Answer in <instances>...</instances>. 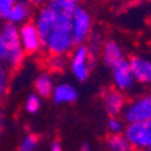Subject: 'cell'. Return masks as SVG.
<instances>
[{
    "instance_id": "1",
    "label": "cell",
    "mask_w": 151,
    "mask_h": 151,
    "mask_svg": "<svg viewBox=\"0 0 151 151\" xmlns=\"http://www.w3.org/2000/svg\"><path fill=\"white\" fill-rule=\"evenodd\" d=\"M48 7L55 15V25L49 34L44 38V49L48 55H64L68 56L75 48L71 34V11L63 10L48 3Z\"/></svg>"
},
{
    "instance_id": "2",
    "label": "cell",
    "mask_w": 151,
    "mask_h": 151,
    "mask_svg": "<svg viewBox=\"0 0 151 151\" xmlns=\"http://www.w3.org/2000/svg\"><path fill=\"white\" fill-rule=\"evenodd\" d=\"M1 32V38H3L4 53L1 61L8 70H17L25 59V52L21 46V40H19V27L15 25H11L4 22L0 26Z\"/></svg>"
},
{
    "instance_id": "3",
    "label": "cell",
    "mask_w": 151,
    "mask_h": 151,
    "mask_svg": "<svg viewBox=\"0 0 151 151\" xmlns=\"http://www.w3.org/2000/svg\"><path fill=\"white\" fill-rule=\"evenodd\" d=\"M95 57L86 45L75 46L68 57V68L78 82L87 81L91 74Z\"/></svg>"
},
{
    "instance_id": "4",
    "label": "cell",
    "mask_w": 151,
    "mask_h": 151,
    "mask_svg": "<svg viewBox=\"0 0 151 151\" xmlns=\"http://www.w3.org/2000/svg\"><path fill=\"white\" fill-rule=\"evenodd\" d=\"M93 32H94V22L91 14L79 4L71 14V34L74 38L75 46L84 45Z\"/></svg>"
},
{
    "instance_id": "5",
    "label": "cell",
    "mask_w": 151,
    "mask_h": 151,
    "mask_svg": "<svg viewBox=\"0 0 151 151\" xmlns=\"http://www.w3.org/2000/svg\"><path fill=\"white\" fill-rule=\"evenodd\" d=\"M123 120L127 124L151 121V90L142 93L127 104Z\"/></svg>"
},
{
    "instance_id": "6",
    "label": "cell",
    "mask_w": 151,
    "mask_h": 151,
    "mask_svg": "<svg viewBox=\"0 0 151 151\" xmlns=\"http://www.w3.org/2000/svg\"><path fill=\"white\" fill-rule=\"evenodd\" d=\"M123 134L135 151H151V121L127 124Z\"/></svg>"
},
{
    "instance_id": "7",
    "label": "cell",
    "mask_w": 151,
    "mask_h": 151,
    "mask_svg": "<svg viewBox=\"0 0 151 151\" xmlns=\"http://www.w3.org/2000/svg\"><path fill=\"white\" fill-rule=\"evenodd\" d=\"M112 71V83L116 90L121 93H128L132 91L136 86V81H135L134 72H132V68H131L129 60H121L117 64H114L113 67H110Z\"/></svg>"
},
{
    "instance_id": "8",
    "label": "cell",
    "mask_w": 151,
    "mask_h": 151,
    "mask_svg": "<svg viewBox=\"0 0 151 151\" xmlns=\"http://www.w3.org/2000/svg\"><path fill=\"white\" fill-rule=\"evenodd\" d=\"M19 40L25 55H37L44 49V42L32 21L19 26Z\"/></svg>"
},
{
    "instance_id": "9",
    "label": "cell",
    "mask_w": 151,
    "mask_h": 151,
    "mask_svg": "<svg viewBox=\"0 0 151 151\" xmlns=\"http://www.w3.org/2000/svg\"><path fill=\"white\" fill-rule=\"evenodd\" d=\"M102 104L106 114L109 117H120L124 113L127 104V97L124 93L116 88H108L102 91Z\"/></svg>"
},
{
    "instance_id": "10",
    "label": "cell",
    "mask_w": 151,
    "mask_h": 151,
    "mask_svg": "<svg viewBox=\"0 0 151 151\" xmlns=\"http://www.w3.org/2000/svg\"><path fill=\"white\" fill-rule=\"evenodd\" d=\"M32 18H33L32 6L27 4L26 1H23V0H17L10 7V10L6 12L3 19H4V22L19 27V26H22L26 22H30Z\"/></svg>"
},
{
    "instance_id": "11",
    "label": "cell",
    "mask_w": 151,
    "mask_h": 151,
    "mask_svg": "<svg viewBox=\"0 0 151 151\" xmlns=\"http://www.w3.org/2000/svg\"><path fill=\"white\" fill-rule=\"evenodd\" d=\"M129 64L136 83L151 88V60L136 55L129 59Z\"/></svg>"
},
{
    "instance_id": "12",
    "label": "cell",
    "mask_w": 151,
    "mask_h": 151,
    "mask_svg": "<svg viewBox=\"0 0 151 151\" xmlns=\"http://www.w3.org/2000/svg\"><path fill=\"white\" fill-rule=\"evenodd\" d=\"M102 57V61L108 65V67H113L114 64L125 59L124 56V49L116 40H105L102 44V48L99 50Z\"/></svg>"
},
{
    "instance_id": "13",
    "label": "cell",
    "mask_w": 151,
    "mask_h": 151,
    "mask_svg": "<svg viewBox=\"0 0 151 151\" xmlns=\"http://www.w3.org/2000/svg\"><path fill=\"white\" fill-rule=\"evenodd\" d=\"M33 23H34L37 32L40 33L44 42V38L49 34V32L53 29L55 25V15H53L52 10H50L48 6H41L40 10L34 14V19H33Z\"/></svg>"
},
{
    "instance_id": "14",
    "label": "cell",
    "mask_w": 151,
    "mask_h": 151,
    "mask_svg": "<svg viewBox=\"0 0 151 151\" xmlns=\"http://www.w3.org/2000/svg\"><path fill=\"white\" fill-rule=\"evenodd\" d=\"M79 97L78 90L74 84L67 83V82H61V83L55 84V88L52 91L50 98L56 105H68L75 102Z\"/></svg>"
},
{
    "instance_id": "15",
    "label": "cell",
    "mask_w": 151,
    "mask_h": 151,
    "mask_svg": "<svg viewBox=\"0 0 151 151\" xmlns=\"http://www.w3.org/2000/svg\"><path fill=\"white\" fill-rule=\"evenodd\" d=\"M55 81H53V76L50 72L45 71V72H41L38 76L35 78L34 82V90L35 94L38 95L40 98H49L52 95V91L55 88Z\"/></svg>"
},
{
    "instance_id": "16",
    "label": "cell",
    "mask_w": 151,
    "mask_h": 151,
    "mask_svg": "<svg viewBox=\"0 0 151 151\" xmlns=\"http://www.w3.org/2000/svg\"><path fill=\"white\" fill-rule=\"evenodd\" d=\"M106 148L108 151H135L124 134L109 135L106 139Z\"/></svg>"
},
{
    "instance_id": "17",
    "label": "cell",
    "mask_w": 151,
    "mask_h": 151,
    "mask_svg": "<svg viewBox=\"0 0 151 151\" xmlns=\"http://www.w3.org/2000/svg\"><path fill=\"white\" fill-rule=\"evenodd\" d=\"M46 67H48V72L50 74H59L65 71L68 67V56L64 55H48V60H46Z\"/></svg>"
},
{
    "instance_id": "18",
    "label": "cell",
    "mask_w": 151,
    "mask_h": 151,
    "mask_svg": "<svg viewBox=\"0 0 151 151\" xmlns=\"http://www.w3.org/2000/svg\"><path fill=\"white\" fill-rule=\"evenodd\" d=\"M38 144H40V139L37 135L27 134L22 137L19 147H18V151H37Z\"/></svg>"
},
{
    "instance_id": "19",
    "label": "cell",
    "mask_w": 151,
    "mask_h": 151,
    "mask_svg": "<svg viewBox=\"0 0 151 151\" xmlns=\"http://www.w3.org/2000/svg\"><path fill=\"white\" fill-rule=\"evenodd\" d=\"M102 44H104L102 35H101V34H98L97 32H93V33H91V35L88 37L87 42H86L84 45L87 46L88 50L91 52V55L95 57V56H97V55L99 53V50H101Z\"/></svg>"
},
{
    "instance_id": "20",
    "label": "cell",
    "mask_w": 151,
    "mask_h": 151,
    "mask_svg": "<svg viewBox=\"0 0 151 151\" xmlns=\"http://www.w3.org/2000/svg\"><path fill=\"white\" fill-rule=\"evenodd\" d=\"M41 109V98L35 93L27 95V98L25 101V110L29 114H35Z\"/></svg>"
},
{
    "instance_id": "21",
    "label": "cell",
    "mask_w": 151,
    "mask_h": 151,
    "mask_svg": "<svg viewBox=\"0 0 151 151\" xmlns=\"http://www.w3.org/2000/svg\"><path fill=\"white\" fill-rule=\"evenodd\" d=\"M106 128H108L109 135H119V134H123L124 132V129H125V123H124V120L120 119V117H109L108 123H106Z\"/></svg>"
},
{
    "instance_id": "22",
    "label": "cell",
    "mask_w": 151,
    "mask_h": 151,
    "mask_svg": "<svg viewBox=\"0 0 151 151\" xmlns=\"http://www.w3.org/2000/svg\"><path fill=\"white\" fill-rule=\"evenodd\" d=\"M8 83H10V75H8V68L4 65V63L0 60V98L7 93Z\"/></svg>"
},
{
    "instance_id": "23",
    "label": "cell",
    "mask_w": 151,
    "mask_h": 151,
    "mask_svg": "<svg viewBox=\"0 0 151 151\" xmlns=\"http://www.w3.org/2000/svg\"><path fill=\"white\" fill-rule=\"evenodd\" d=\"M49 3L56 6V7H60L63 10H67L72 12L74 8L79 6V0H50Z\"/></svg>"
},
{
    "instance_id": "24",
    "label": "cell",
    "mask_w": 151,
    "mask_h": 151,
    "mask_svg": "<svg viewBox=\"0 0 151 151\" xmlns=\"http://www.w3.org/2000/svg\"><path fill=\"white\" fill-rule=\"evenodd\" d=\"M15 1H17V0H0V18H1V19H3L6 12L10 10V7Z\"/></svg>"
},
{
    "instance_id": "25",
    "label": "cell",
    "mask_w": 151,
    "mask_h": 151,
    "mask_svg": "<svg viewBox=\"0 0 151 151\" xmlns=\"http://www.w3.org/2000/svg\"><path fill=\"white\" fill-rule=\"evenodd\" d=\"M49 151H64V150H63V147H61V144H60L57 140H55V142H52V144H50Z\"/></svg>"
},
{
    "instance_id": "26",
    "label": "cell",
    "mask_w": 151,
    "mask_h": 151,
    "mask_svg": "<svg viewBox=\"0 0 151 151\" xmlns=\"http://www.w3.org/2000/svg\"><path fill=\"white\" fill-rule=\"evenodd\" d=\"M23 1H26L27 4H30L32 7L33 6H34V7L35 6H42V4L45 3V0H23Z\"/></svg>"
},
{
    "instance_id": "27",
    "label": "cell",
    "mask_w": 151,
    "mask_h": 151,
    "mask_svg": "<svg viewBox=\"0 0 151 151\" xmlns=\"http://www.w3.org/2000/svg\"><path fill=\"white\" fill-rule=\"evenodd\" d=\"M3 129H4V112H3L1 105H0V135H1Z\"/></svg>"
},
{
    "instance_id": "28",
    "label": "cell",
    "mask_w": 151,
    "mask_h": 151,
    "mask_svg": "<svg viewBox=\"0 0 151 151\" xmlns=\"http://www.w3.org/2000/svg\"><path fill=\"white\" fill-rule=\"evenodd\" d=\"M78 151H91V147H90V144L88 143H83L81 147H79Z\"/></svg>"
},
{
    "instance_id": "29",
    "label": "cell",
    "mask_w": 151,
    "mask_h": 151,
    "mask_svg": "<svg viewBox=\"0 0 151 151\" xmlns=\"http://www.w3.org/2000/svg\"><path fill=\"white\" fill-rule=\"evenodd\" d=\"M4 53V45H3V38H1V32H0V60L3 59Z\"/></svg>"
},
{
    "instance_id": "30",
    "label": "cell",
    "mask_w": 151,
    "mask_h": 151,
    "mask_svg": "<svg viewBox=\"0 0 151 151\" xmlns=\"http://www.w3.org/2000/svg\"><path fill=\"white\" fill-rule=\"evenodd\" d=\"M110 1H124V0H110Z\"/></svg>"
},
{
    "instance_id": "31",
    "label": "cell",
    "mask_w": 151,
    "mask_h": 151,
    "mask_svg": "<svg viewBox=\"0 0 151 151\" xmlns=\"http://www.w3.org/2000/svg\"><path fill=\"white\" fill-rule=\"evenodd\" d=\"M144 1H151V0H144Z\"/></svg>"
}]
</instances>
